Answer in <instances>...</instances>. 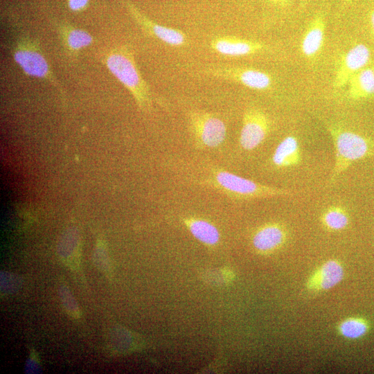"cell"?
I'll use <instances>...</instances> for the list:
<instances>
[{
  "instance_id": "obj_19",
  "label": "cell",
  "mask_w": 374,
  "mask_h": 374,
  "mask_svg": "<svg viewBox=\"0 0 374 374\" xmlns=\"http://www.w3.org/2000/svg\"><path fill=\"white\" fill-rule=\"evenodd\" d=\"M367 321L362 318L350 317L343 321L339 326L342 336L348 339H357L364 336L368 330Z\"/></svg>"
},
{
  "instance_id": "obj_3",
  "label": "cell",
  "mask_w": 374,
  "mask_h": 374,
  "mask_svg": "<svg viewBox=\"0 0 374 374\" xmlns=\"http://www.w3.org/2000/svg\"><path fill=\"white\" fill-rule=\"evenodd\" d=\"M11 53L13 60L26 75L44 79L60 87L39 43L27 35H20L12 44Z\"/></svg>"
},
{
  "instance_id": "obj_4",
  "label": "cell",
  "mask_w": 374,
  "mask_h": 374,
  "mask_svg": "<svg viewBox=\"0 0 374 374\" xmlns=\"http://www.w3.org/2000/svg\"><path fill=\"white\" fill-rule=\"evenodd\" d=\"M208 76L239 83L249 89L266 90L273 84L272 77L260 69L233 66H209L204 70Z\"/></svg>"
},
{
  "instance_id": "obj_11",
  "label": "cell",
  "mask_w": 374,
  "mask_h": 374,
  "mask_svg": "<svg viewBox=\"0 0 374 374\" xmlns=\"http://www.w3.org/2000/svg\"><path fill=\"white\" fill-rule=\"evenodd\" d=\"M341 264L335 260L323 263L308 279V290L320 292L330 290L337 285L344 278Z\"/></svg>"
},
{
  "instance_id": "obj_2",
  "label": "cell",
  "mask_w": 374,
  "mask_h": 374,
  "mask_svg": "<svg viewBox=\"0 0 374 374\" xmlns=\"http://www.w3.org/2000/svg\"><path fill=\"white\" fill-rule=\"evenodd\" d=\"M335 147V162L331 181L344 172L354 161L369 156L373 145L366 138L351 131L330 127Z\"/></svg>"
},
{
  "instance_id": "obj_16",
  "label": "cell",
  "mask_w": 374,
  "mask_h": 374,
  "mask_svg": "<svg viewBox=\"0 0 374 374\" xmlns=\"http://www.w3.org/2000/svg\"><path fill=\"white\" fill-rule=\"evenodd\" d=\"M349 97L353 100L368 98L374 94V71L364 68L349 80Z\"/></svg>"
},
{
  "instance_id": "obj_21",
  "label": "cell",
  "mask_w": 374,
  "mask_h": 374,
  "mask_svg": "<svg viewBox=\"0 0 374 374\" xmlns=\"http://www.w3.org/2000/svg\"><path fill=\"white\" fill-rule=\"evenodd\" d=\"M368 26L371 35L374 38V6L368 13Z\"/></svg>"
},
{
  "instance_id": "obj_5",
  "label": "cell",
  "mask_w": 374,
  "mask_h": 374,
  "mask_svg": "<svg viewBox=\"0 0 374 374\" xmlns=\"http://www.w3.org/2000/svg\"><path fill=\"white\" fill-rule=\"evenodd\" d=\"M213 177L220 188L238 197L251 198L289 195L287 190L266 186L225 170L217 171Z\"/></svg>"
},
{
  "instance_id": "obj_1",
  "label": "cell",
  "mask_w": 374,
  "mask_h": 374,
  "mask_svg": "<svg viewBox=\"0 0 374 374\" xmlns=\"http://www.w3.org/2000/svg\"><path fill=\"white\" fill-rule=\"evenodd\" d=\"M103 63L132 94L141 109L151 107L152 95L143 78L132 50L126 46L116 47L103 53Z\"/></svg>"
},
{
  "instance_id": "obj_15",
  "label": "cell",
  "mask_w": 374,
  "mask_h": 374,
  "mask_svg": "<svg viewBox=\"0 0 374 374\" xmlns=\"http://www.w3.org/2000/svg\"><path fill=\"white\" fill-rule=\"evenodd\" d=\"M301 152L298 139L292 135L285 137L276 146L272 161L278 168H288L298 165Z\"/></svg>"
},
{
  "instance_id": "obj_22",
  "label": "cell",
  "mask_w": 374,
  "mask_h": 374,
  "mask_svg": "<svg viewBox=\"0 0 374 374\" xmlns=\"http://www.w3.org/2000/svg\"><path fill=\"white\" fill-rule=\"evenodd\" d=\"M270 3L278 6H285L290 0H267Z\"/></svg>"
},
{
  "instance_id": "obj_7",
  "label": "cell",
  "mask_w": 374,
  "mask_h": 374,
  "mask_svg": "<svg viewBox=\"0 0 374 374\" xmlns=\"http://www.w3.org/2000/svg\"><path fill=\"white\" fill-rule=\"evenodd\" d=\"M125 4L133 20L149 36L173 46L188 44V37L181 30L156 23L128 0L125 1Z\"/></svg>"
},
{
  "instance_id": "obj_10",
  "label": "cell",
  "mask_w": 374,
  "mask_h": 374,
  "mask_svg": "<svg viewBox=\"0 0 374 374\" xmlns=\"http://www.w3.org/2000/svg\"><path fill=\"white\" fill-rule=\"evenodd\" d=\"M210 46L215 52L231 57L253 55L267 48V46L262 42L227 35L213 38Z\"/></svg>"
},
{
  "instance_id": "obj_17",
  "label": "cell",
  "mask_w": 374,
  "mask_h": 374,
  "mask_svg": "<svg viewBox=\"0 0 374 374\" xmlns=\"http://www.w3.org/2000/svg\"><path fill=\"white\" fill-rule=\"evenodd\" d=\"M193 235L198 240L208 245L217 243L220 234L217 228L211 222L197 218H188L185 220Z\"/></svg>"
},
{
  "instance_id": "obj_13",
  "label": "cell",
  "mask_w": 374,
  "mask_h": 374,
  "mask_svg": "<svg viewBox=\"0 0 374 374\" xmlns=\"http://www.w3.org/2000/svg\"><path fill=\"white\" fill-rule=\"evenodd\" d=\"M56 29L62 46L71 55L78 54L93 43L94 39L91 33L67 22H57Z\"/></svg>"
},
{
  "instance_id": "obj_8",
  "label": "cell",
  "mask_w": 374,
  "mask_h": 374,
  "mask_svg": "<svg viewBox=\"0 0 374 374\" xmlns=\"http://www.w3.org/2000/svg\"><path fill=\"white\" fill-rule=\"evenodd\" d=\"M269 121L267 115L257 108L247 109L242 117L240 144L246 150L257 148L265 140L269 131Z\"/></svg>"
},
{
  "instance_id": "obj_23",
  "label": "cell",
  "mask_w": 374,
  "mask_h": 374,
  "mask_svg": "<svg viewBox=\"0 0 374 374\" xmlns=\"http://www.w3.org/2000/svg\"><path fill=\"white\" fill-rule=\"evenodd\" d=\"M351 1H352V0H344V1H343V3H342L341 8H343L346 7V6H348Z\"/></svg>"
},
{
  "instance_id": "obj_24",
  "label": "cell",
  "mask_w": 374,
  "mask_h": 374,
  "mask_svg": "<svg viewBox=\"0 0 374 374\" xmlns=\"http://www.w3.org/2000/svg\"><path fill=\"white\" fill-rule=\"evenodd\" d=\"M372 68H373V71H374V64H373V67H372Z\"/></svg>"
},
{
  "instance_id": "obj_9",
  "label": "cell",
  "mask_w": 374,
  "mask_h": 374,
  "mask_svg": "<svg viewBox=\"0 0 374 374\" xmlns=\"http://www.w3.org/2000/svg\"><path fill=\"white\" fill-rule=\"evenodd\" d=\"M370 56L368 48L363 44H357L350 48L339 60L333 82L334 87L341 88L348 84L353 75L366 66Z\"/></svg>"
},
{
  "instance_id": "obj_12",
  "label": "cell",
  "mask_w": 374,
  "mask_h": 374,
  "mask_svg": "<svg viewBox=\"0 0 374 374\" xmlns=\"http://www.w3.org/2000/svg\"><path fill=\"white\" fill-rule=\"evenodd\" d=\"M326 21L323 14H317L309 23L301 39V50L305 57L312 60L321 50L325 36Z\"/></svg>"
},
{
  "instance_id": "obj_6",
  "label": "cell",
  "mask_w": 374,
  "mask_h": 374,
  "mask_svg": "<svg viewBox=\"0 0 374 374\" xmlns=\"http://www.w3.org/2000/svg\"><path fill=\"white\" fill-rule=\"evenodd\" d=\"M190 124L197 143L204 147L220 145L226 136V126L217 116L205 112L193 111L189 114Z\"/></svg>"
},
{
  "instance_id": "obj_18",
  "label": "cell",
  "mask_w": 374,
  "mask_h": 374,
  "mask_svg": "<svg viewBox=\"0 0 374 374\" xmlns=\"http://www.w3.org/2000/svg\"><path fill=\"white\" fill-rule=\"evenodd\" d=\"M323 225L331 231L344 229L349 223V217L346 210L340 206H330L321 217Z\"/></svg>"
},
{
  "instance_id": "obj_20",
  "label": "cell",
  "mask_w": 374,
  "mask_h": 374,
  "mask_svg": "<svg viewBox=\"0 0 374 374\" xmlns=\"http://www.w3.org/2000/svg\"><path fill=\"white\" fill-rule=\"evenodd\" d=\"M90 0H66L68 8L73 12L84 11L89 6Z\"/></svg>"
},
{
  "instance_id": "obj_14",
  "label": "cell",
  "mask_w": 374,
  "mask_h": 374,
  "mask_svg": "<svg viewBox=\"0 0 374 374\" xmlns=\"http://www.w3.org/2000/svg\"><path fill=\"white\" fill-rule=\"evenodd\" d=\"M286 233L277 223H270L260 227L253 236V245L262 253L271 252L279 248L285 242Z\"/></svg>"
}]
</instances>
